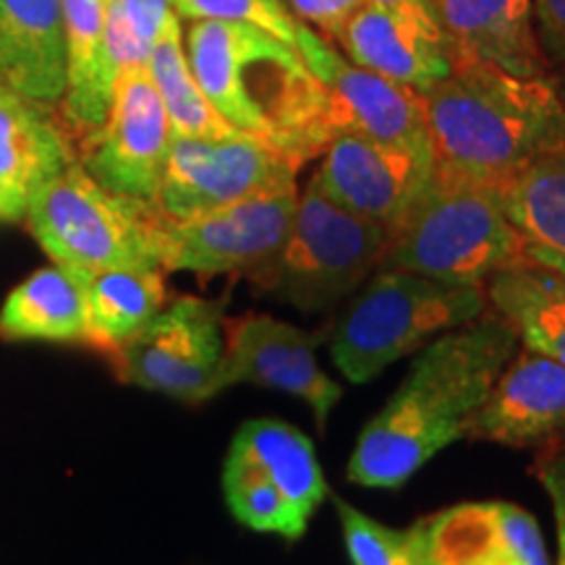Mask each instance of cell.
<instances>
[{"instance_id": "6da1fadb", "label": "cell", "mask_w": 565, "mask_h": 565, "mask_svg": "<svg viewBox=\"0 0 565 565\" xmlns=\"http://www.w3.org/2000/svg\"><path fill=\"white\" fill-rule=\"evenodd\" d=\"M515 351L519 335L492 307L429 341L404 385L359 435L349 461L351 482L398 490L440 450L463 440Z\"/></svg>"}, {"instance_id": "7a4b0ae2", "label": "cell", "mask_w": 565, "mask_h": 565, "mask_svg": "<svg viewBox=\"0 0 565 565\" xmlns=\"http://www.w3.org/2000/svg\"><path fill=\"white\" fill-rule=\"evenodd\" d=\"M186 61L204 97L233 129L299 166L338 137L328 89L296 47L270 32L236 21H192Z\"/></svg>"}, {"instance_id": "3957f363", "label": "cell", "mask_w": 565, "mask_h": 565, "mask_svg": "<svg viewBox=\"0 0 565 565\" xmlns=\"http://www.w3.org/2000/svg\"><path fill=\"white\" fill-rule=\"evenodd\" d=\"M419 95L437 171L498 186L565 139V105L553 76L508 74L454 45L450 74Z\"/></svg>"}, {"instance_id": "277c9868", "label": "cell", "mask_w": 565, "mask_h": 565, "mask_svg": "<svg viewBox=\"0 0 565 565\" xmlns=\"http://www.w3.org/2000/svg\"><path fill=\"white\" fill-rule=\"evenodd\" d=\"M526 265L498 189L433 171L427 192L393 231L377 270H404L454 286H484L505 267Z\"/></svg>"}, {"instance_id": "5b68a950", "label": "cell", "mask_w": 565, "mask_h": 565, "mask_svg": "<svg viewBox=\"0 0 565 565\" xmlns=\"http://www.w3.org/2000/svg\"><path fill=\"white\" fill-rule=\"evenodd\" d=\"M490 309L484 286H454L404 270H374L330 335V353L349 383L364 385L401 356Z\"/></svg>"}, {"instance_id": "8992f818", "label": "cell", "mask_w": 565, "mask_h": 565, "mask_svg": "<svg viewBox=\"0 0 565 565\" xmlns=\"http://www.w3.org/2000/svg\"><path fill=\"white\" fill-rule=\"evenodd\" d=\"M391 238V228L353 215L309 179L282 244L246 278L301 312H324L364 286Z\"/></svg>"}, {"instance_id": "52a82bcc", "label": "cell", "mask_w": 565, "mask_h": 565, "mask_svg": "<svg viewBox=\"0 0 565 565\" xmlns=\"http://www.w3.org/2000/svg\"><path fill=\"white\" fill-rule=\"evenodd\" d=\"M26 217L55 263L74 270L154 267L160 212L150 202L105 189L82 162L71 160L26 204Z\"/></svg>"}, {"instance_id": "ba28073f", "label": "cell", "mask_w": 565, "mask_h": 565, "mask_svg": "<svg viewBox=\"0 0 565 565\" xmlns=\"http://www.w3.org/2000/svg\"><path fill=\"white\" fill-rule=\"evenodd\" d=\"M301 166L249 134L223 139H171L154 210L166 221H189L249 196L296 189Z\"/></svg>"}, {"instance_id": "9c48e42d", "label": "cell", "mask_w": 565, "mask_h": 565, "mask_svg": "<svg viewBox=\"0 0 565 565\" xmlns=\"http://www.w3.org/2000/svg\"><path fill=\"white\" fill-rule=\"evenodd\" d=\"M223 353V303L179 299L108 351V359L124 383L202 404L210 398Z\"/></svg>"}, {"instance_id": "30bf717a", "label": "cell", "mask_w": 565, "mask_h": 565, "mask_svg": "<svg viewBox=\"0 0 565 565\" xmlns=\"http://www.w3.org/2000/svg\"><path fill=\"white\" fill-rule=\"evenodd\" d=\"M299 189L249 196L228 207L189 221L158 225V257L162 270L200 275H249L273 257L291 225Z\"/></svg>"}, {"instance_id": "8fae6325", "label": "cell", "mask_w": 565, "mask_h": 565, "mask_svg": "<svg viewBox=\"0 0 565 565\" xmlns=\"http://www.w3.org/2000/svg\"><path fill=\"white\" fill-rule=\"evenodd\" d=\"M173 129L147 66L116 76L113 105L103 129L84 139L87 173L110 192L154 202L171 150Z\"/></svg>"}, {"instance_id": "7c38bea8", "label": "cell", "mask_w": 565, "mask_h": 565, "mask_svg": "<svg viewBox=\"0 0 565 565\" xmlns=\"http://www.w3.org/2000/svg\"><path fill=\"white\" fill-rule=\"evenodd\" d=\"M296 53L328 89L338 137L364 134L435 160L419 92L345 61L333 42L312 32L301 21L296 34Z\"/></svg>"}, {"instance_id": "4fadbf2b", "label": "cell", "mask_w": 565, "mask_h": 565, "mask_svg": "<svg viewBox=\"0 0 565 565\" xmlns=\"http://www.w3.org/2000/svg\"><path fill=\"white\" fill-rule=\"evenodd\" d=\"M315 349V333L270 315H246L228 324L223 364L210 385V398L238 383L273 387L301 398L324 427L343 391L317 364Z\"/></svg>"}, {"instance_id": "5bb4252c", "label": "cell", "mask_w": 565, "mask_h": 565, "mask_svg": "<svg viewBox=\"0 0 565 565\" xmlns=\"http://www.w3.org/2000/svg\"><path fill=\"white\" fill-rule=\"evenodd\" d=\"M435 160L398 145L341 134L324 147L312 181L335 204L395 231L433 181Z\"/></svg>"}, {"instance_id": "9a60e30c", "label": "cell", "mask_w": 565, "mask_h": 565, "mask_svg": "<svg viewBox=\"0 0 565 565\" xmlns=\"http://www.w3.org/2000/svg\"><path fill=\"white\" fill-rule=\"evenodd\" d=\"M565 433V364L534 349L513 353L466 429V440L508 448L545 445Z\"/></svg>"}, {"instance_id": "2e32d148", "label": "cell", "mask_w": 565, "mask_h": 565, "mask_svg": "<svg viewBox=\"0 0 565 565\" xmlns=\"http://www.w3.org/2000/svg\"><path fill=\"white\" fill-rule=\"evenodd\" d=\"M419 532L435 565H550L534 515L505 500L445 508Z\"/></svg>"}, {"instance_id": "e0dca14e", "label": "cell", "mask_w": 565, "mask_h": 565, "mask_svg": "<svg viewBox=\"0 0 565 565\" xmlns=\"http://www.w3.org/2000/svg\"><path fill=\"white\" fill-rule=\"evenodd\" d=\"M338 45L356 66L416 92L450 74V45L443 26H427L364 3L345 21Z\"/></svg>"}, {"instance_id": "ac0fdd59", "label": "cell", "mask_w": 565, "mask_h": 565, "mask_svg": "<svg viewBox=\"0 0 565 565\" xmlns=\"http://www.w3.org/2000/svg\"><path fill=\"white\" fill-rule=\"evenodd\" d=\"M0 82L34 103H58L68 87L61 0H0Z\"/></svg>"}, {"instance_id": "d6986e66", "label": "cell", "mask_w": 565, "mask_h": 565, "mask_svg": "<svg viewBox=\"0 0 565 565\" xmlns=\"http://www.w3.org/2000/svg\"><path fill=\"white\" fill-rule=\"evenodd\" d=\"M445 38L458 51L515 76H550L534 30L532 0H429Z\"/></svg>"}, {"instance_id": "ffe728a7", "label": "cell", "mask_w": 565, "mask_h": 565, "mask_svg": "<svg viewBox=\"0 0 565 565\" xmlns=\"http://www.w3.org/2000/svg\"><path fill=\"white\" fill-rule=\"evenodd\" d=\"M71 160L66 139L38 103L0 82V217L24 215L32 194Z\"/></svg>"}, {"instance_id": "44dd1931", "label": "cell", "mask_w": 565, "mask_h": 565, "mask_svg": "<svg viewBox=\"0 0 565 565\" xmlns=\"http://www.w3.org/2000/svg\"><path fill=\"white\" fill-rule=\"evenodd\" d=\"M494 189L519 233L526 265L565 275V139L534 154Z\"/></svg>"}, {"instance_id": "7402d4cb", "label": "cell", "mask_w": 565, "mask_h": 565, "mask_svg": "<svg viewBox=\"0 0 565 565\" xmlns=\"http://www.w3.org/2000/svg\"><path fill=\"white\" fill-rule=\"evenodd\" d=\"M68 51L66 118L84 139L103 129L113 105L116 71L105 47L103 0H61Z\"/></svg>"}, {"instance_id": "603a6c76", "label": "cell", "mask_w": 565, "mask_h": 565, "mask_svg": "<svg viewBox=\"0 0 565 565\" xmlns=\"http://www.w3.org/2000/svg\"><path fill=\"white\" fill-rule=\"evenodd\" d=\"M228 461L270 479L303 519L328 498V479L307 435L280 419H252L233 437Z\"/></svg>"}, {"instance_id": "cb8c5ba5", "label": "cell", "mask_w": 565, "mask_h": 565, "mask_svg": "<svg viewBox=\"0 0 565 565\" xmlns=\"http://www.w3.org/2000/svg\"><path fill=\"white\" fill-rule=\"evenodd\" d=\"M487 301L511 324L519 343L565 364V275L515 265L484 282Z\"/></svg>"}, {"instance_id": "d4e9b609", "label": "cell", "mask_w": 565, "mask_h": 565, "mask_svg": "<svg viewBox=\"0 0 565 565\" xmlns=\"http://www.w3.org/2000/svg\"><path fill=\"white\" fill-rule=\"evenodd\" d=\"M0 333L3 338L87 343L89 312L79 273L55 265L21 282L0 312Z\"/></svg>"}, {"instance_id": "484cf974", "label": "cell", "mask_w": 565, "mask_h": 565, "mask_svg": "<svg viewBox=\"0 0 565 565\" xmlns=\"http://www.w3.org/2000/svg\"><path fill=\"white\" fill-rule=\"evenodd\" d=\"M82 278L89 312L87 343L113 351L139 333L166 307V282L154 267H113L76 270Z\"/></svg>"}, {"instance_id": "4316f807", "label": "cell", "mask_w": 565, "mask_h": 565, "mask_svg": "<svg viewBox=\"0 0 565 565\" xmlns=\"http://www.w3.org/2000/svg\"><path fill=\"white\" fill-rule=\"evenodd\" d=\"M147 71H150L154 87L160 92V100L166 105L168 121H171L175 137L223 139L231 134H242L225 121L196 84L192 68H189L186 51H183L179 13H171L154 38Z\"/></svg>"}, {"instance_id": "83f0119b", "label": "cell", "mask_w": 565, "mask_h": 565, "mask_svg": "<svg viewBox=\"0 0 565 565\" xmlns=\"http://www.w3.org/2000/svg\"><path fill=\"white\" fill-rule=\"evenodd\" d=\"M223 492L231 513L254 532L280 534L286 540H299L307 532L309 519H303L296 511L291 500L270 479L249 469V466L225 461Z\"/></svg>"}, {"instance_id": "f1b7e54d", "label": "cell", "mask_w": 565, "mask_h": 565, "mask_svg": "<svg viewBox=\"0 0 565 565\" xmlns=\"http://www.w3.org/2000/svg\"><path fill=\"white\" fill-rule=\"evenodd\" d=\"M335 511L353 565H416L414 529L395 532V529L377 524L370 515L356 511L341 498H335Z\"/></svg>"}, {"instance_id": "f546056e", "label": "cell", "mask_w": 565, "mask_h": 565, "mask_svg": "<svg viewBox=\"0 0 565 565\" xmlns=\"http://www.w3.org/2000/svg\"><path fill=\"white\" fill-rule=\"evenodd\" d=\"M171 3L181 19L252 24L296 47L299 21L288 13L280 0H171Z\"/></svg>"}, {"instance_id": "4dcf8cb0", "label": "cell", "mask_w": 565, "mask_h": 565, "mask_svg": "<svg viewBox=\"0 0 565 565\" xmlns=\"http://www.w3.org/2000/svg\"><path fill=\"white\" fill-rule=\"evenodd\" d=\"M534 475L545 487L555 513L557 565H565V433L542 445L534 461Z\"/></svg>"}, {"instance_id": "1f68e13d", "label": "cell", "mask_w": 565, "mask_h": 565, "mask_svg": "<svg viewBox=\"0 0 565 565\" xmlns=\"http://www.w3.org/2000/svg\"><path fill=\"white\" fill-rule=\"evenodd\" d=\"M288 3L299 13V19L317 26L324 40L335 42L345 21L353 17V11L362 9L364 0H288Z\"/></svg>"}, {"instance_id": "d6a6232c", "label": "cell", "mask_w": 565, "mask_h": 565, "mask_svg": "<svg viewBox=\"0 0 565 565\" xmlns=\"http://www.w3.org/2000/svg\"><path fill=\"white\" fill-rule=\"evenodd\" d=\"M532 6L542 53L565 71V0H532Z\"/></svg>"}, {"instance_id": "836d02e7", "label": "cell", "mask_w": 565, "mask_h": 565, "mask_svg": "<svg viewBox=\"0 0 565 565\" xmlns=\"http://www.w3.org/2000/svg\"><path fill=\"white\" fill-rule=\"evenodd\" d=\"M126 9L141 42L152 47L166 19L173 13V3L171 0H126Z\"/></svg>"}, {"instance_id": "e575fe53", "label": "cell", "mask_w": 565, "mask_h": 565, "mask_svg": "<svg viewBox=\"0 0 565 565\" xmlns=\"http://www.w3.org/2000/svg\"><path fill=\"white\" fill-rule=\"evenodd\" d=\"M364 3H372V6H377V9H385V11H393V13H398V17L414 19V21H419V24L440 26V21H437L429 0H364Z\"/></svg>"}, {"instance_id": "d590c367", "label": "cell", "mask_w": 565, "mask_h": 565, "mask_svg": "<svg viewBox=\"0 0 565 565\" xmlns=\"http://www.w3.org/2000/svg\"><path fill=\"white\" fill-rule=\"evenodd\" d=\"M414 534H416V565H435L433 561H429V555H427V547H424V540H422L419 524L414 526Z\"/></svg>"}, {"instance_id": "8d00e7d4", "label": "cell", "mask_w": 565, "mask_h": 565, "mask_svg": "<svg viewBox=\"0 0 565 565\" xmlns=\"http://www.w3.org/2000/svg\"><path fill=\"white\" fill-rule=\"evenodd\" d=\"M553 79H555L557 95H561V100H563V105H565V71H563V74H557V76H553Z\"/></svg>"}]
</instances>
